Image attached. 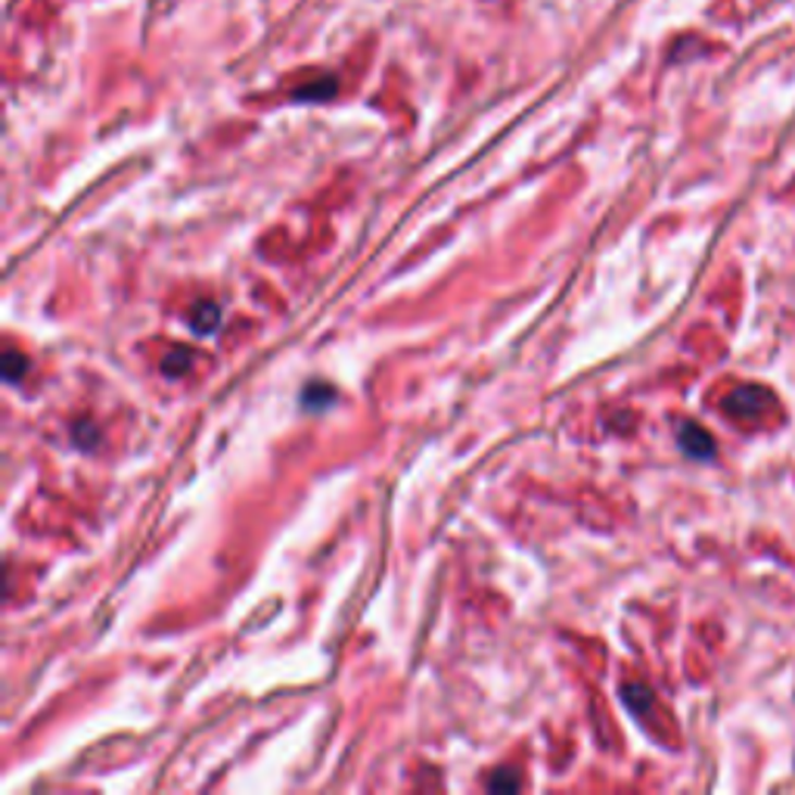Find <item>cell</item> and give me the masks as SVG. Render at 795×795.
<instances>
[{
	"label": "cell",
	"mask_w": 795,
	"mask_h": 795,
	"mask_svg": "<svg viewBox=\"0 0 795 795\" xmlns=\"http://www.w3.org/2000/svg\"><path fill=\"white\" fill-rule=\"evenodd\" d=\"M768 405V392L765 388H755V386H743L733 392L731 398L724 401V410L733 413V417H740V420H753L758 410Z\"/></svg>",
	"instance_id": "6da1fadb"
},
{
	"label": "cell",
	"mask_w": 795,
	"mask_h": 795,
	"mask_svg": "<svg viewBox=\"0 0 795 795\" xmlns=\"http://www.w3.org/2000/svg\"><path fill=\"white\" fill-rule=\"evenodd\" d=\"M678 442H681L684 454L696 457V460H706V457L715 454V442H711V435L706 430H699L696 423H684L681 432H678Z\"/></svg>",
	"instance_id": "7a4b0ae2"
},
{
	"label": "cell",
	"mask_w": 795,
	"mask_h": 795,
	"mask_svg": "<svg viewBox=\"0 0 795 795\" xmlns=\"http://www.w3.org/2000/svg\"><path fill=\"white\" fill-rule=\"evenodd\" d=\"M190 321H194V333L209 336V333H215L218 323H221V311H218V305H212V301H202V305L194 311Z\"/></svg>",
	"instance_id": "3957f363"
},
{
	"label": "cell",
	"mask_w": 795,
	"mask_h": 795,
	"mask_svg": "<svg viewBox=\"0 0 795 795\" xmlns=\"http://www.w3.org/2000/svg\"><path fill=\"white\" fill-rule=\"evenodd\" d=\"M194 364V351L190 348H174L169 351L165 358H162V373L165 376H181V373H187Z\"/></svg>",
	"instance_id": "277c9868"
},
{
	"label": "cell",
	"mask_w": 795,
	"mask_h": 795,
	"mask_svg": "<svg viewBox=\"0 0 795 795\" xmlns=\"http://www.w3.org/2000/svg\"><path fill=\"white\" fill-rule=\"evenodd\" d=\"M622 699L624 706L631 711H637V715L653 706V693L644 684H628V687H622Z\"/></svg>",
	"instance_id": "5b68a950"
},
{
	"label": "cell",
	"mask_w": 795,
	"mask_h": 795,
	"mask_svg": "<svg viewBox=\"0 0 795 795\" xmlns=\"http://www.w3.org/2000/svg\"><path fill=\"white\" fill-rule=\"evenodd\" d=\"M25 370H28V361H25V355L20 351H7L3 355V376H7V383H20L22 376H25Z\"/></svg>",
	"instance_id": "8992f818"
},
{
	"label": "cell",
	"mask_w": 795,
	"mask_h": 795,
	"mask_svg": "<svg viewBox=\"0 0 795 795\" xmlns=\"http://www.w3.org/2000/svg\"><path fill=\"white\" fill-rule=\"evenodd\" d=\"M301 398H305V408H323V405H330V401H333V388L308 386Z\"/></svg>",
	"instance_id": "52a82bcc"
},
{
	"label": "cell",
	"mask_w": 795,
	"mask_h": 795,
	"mask_svg": "<svg viewBox=\"0 0 795 795\" xmlns=\"http://www.w3.org/2000/svg\"><path fill=\"white\" fill-rule=\"evenodd\" d=\"M333 94H336V82L326 78V82L311 85V90H296V100H323V97H333Z\"/></svg>",
	"instance_id": "ba28073f"
},
{
	"label": "cell",
	"mask_w": 795,
	"mask_h": 795,
	"mask_svg": "<svg viewBox=\"0 0 795 795\" xmlns=\"http://www.w3.org/2000/svg\"><path fill=\"white\" fill-rule=\"evenodd\" d=\"M72 438H75V445H78V448L90 451V448L97 445V430H94L90 423H78V426L72 430Z\"/></svg>",
	"instance_id": "9c48e42d"
},
{
	"label": "cell",
	"mask_w": 795,
	"mask_h": 795,
	"mask_svg": "<svg viewBox=\"0 0 795 795\" xmlns=\"http://www.w3.org/2000/svg\"><path fill=\"white\" fill-rule=\"evenodd\" d=\"M519 777L517 774H495L488 780V790H517Z\"/></svg>",
	"instance_id": "30bf717a"
}]
</instances>
